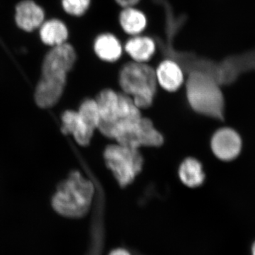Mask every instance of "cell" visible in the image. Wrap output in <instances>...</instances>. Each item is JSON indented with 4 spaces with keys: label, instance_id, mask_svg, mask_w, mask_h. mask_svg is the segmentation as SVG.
Here are the masks:
<instances>
[{
    "label": "cell",
    "instance_id": "22",
    "mask_svg": "<svg viewBox=\"0 0 255 255\" xmlns=\"http://www.w3.org/2000/svg\"><path fill=\"white\" fill-rule=\"evenodd\" d=\"M252 255H255V242L253 244V248H252Z\"/></svg>",
    "mask_w": 255,
    "mask_h": 255
},
{
    "label": "cell",
    "instance_id": "1",
    "mask_svg": "<svg viewBox=\"0 0 255 255\" xmlns=\"http://www.w3.org/2000/svg\"><path fill=\"white\" fill-rule=\"evenodd\" d=\"M77 60L75 48L70 43L53 47L45 57L42 76L37 85L35 100L41 108H49L58 103L66 85L67 75Z\"/></svg>",
    "mask_w": 255,
    "mask_h": 255
},
{
    "label": "cell",
    "instance_id": "13",
    "mask_svg": "<svg viewBox=\"0 0 255 255\" xmlns=\"http://www.w3.org/2000/svg\"><path fill=\"white\" fill-rule=\"evenodd\" d=\"M44 18V11L31 0L21 1L16 6V22L24 31H32L40 27Z\"/></svg>",
    "mask_w": 255,
    "mask_h": 255
},
{
    "label": "cell",
    "instance_id": "8",
    "mask_svg": "<svg viewBox=\"0 0 255 255\" xmlns=\"http://www.w3.org/2000/svg\"><path fill=\"white\" fill-rule=\"evenodd\" d=\"M211 150L223 161L236 159L241 153L243 142L238 132L230 128H223L215 132L211 140Z\"/></svg>",
    "mask_w": 255,
    "mask_h": 255
},
{
    "label": "cell",
    "instance_id": "2",
    "mask_svg": "<svg viewBox=\"0 0 255 255\" xmlns=\"http://www.w3.org/2000/svg\"><path fill=\"white\" fill-rule=\"evenodd\" d=\"M96 194L95 179L84 177L79 171H73L60 183L52 198L53 209L64 217L81 219L90 212Z\"/></svg>",
    "mask_w": 255,
    "mask_h": 255
},
{
    "label": "cell",
    "instance_id": "14",
    "mask_svg": "<svg viewBox=\"0 0 255 255\" xmlns=\"http://www.w3.org/2000/svg\"><path fill=\"white\" fill-rule=\"evenodd\" d=\"M100 114V130L113 124L119 109V92L112 89H105L97 95L95 99Z\"/></svg>",
    "mask_w": 255,
    "mask_h": 255
},
{
    "label": "cell",
    "instance_id": "19",
    "mask_svg": "<svg viewBox=\"0 0 255 255\" xmlns=\"http://www.w3.org/2000/svg\"><path fill=\"white\" fill-rule=\"evenodd\" d=\"M92 0H62V6L67 14L71 16H83L91 6Z\"/></svg>",
    "mask_w": 255,
    "mask_h": 255
},
{
    "label": "cell",
    "instance_id": "17",
    "mask_svg": "<svg viewBox=\"0 0 255 255\" xmlns=\"http://www.w3.org/2000/svg\"><path fill=\"white\" fill-rule=\"evenodd\" d=\"M40 35L45 44L52 47L67 43L69 37L68 28L59 19H51L41 25Z\"/></svg>",
    "mask_w": 255,
    "mask_h": 255
},
{
    "label": "cell",
    "instance_id": "7",
    "mask_svg": "<svg viewBox=\"0 0 255 255\" xmlns=\"http://www.w3.org/2000/svg\"><path fill=\"white\" fill-rule=\"evenodd\" d=\"M142 117L140 109L131 97L124 92H119V109L115 121L100 132L108 138L115 139L120 132L138 123Z\"/></svg>",
    "mask_w": 255,
    "mask_h": 255
},
{
    "label": "cell",
    "instance_id": "4",
    "mask_svg": "<svg viewBox=\"0 0 255 255\" xmlns=\"http://www.w3.org/2000/svg\"><path fill=\"white\" fill-rule=\"evenodd\" d=\"M124 93L130 96L140 110L152 107L157 93L155 70L147 63L131 61L124 64L119 75Z\"/></svg>",
    "mask_w": 255,
    "mask_h": 255
},
{
    "label": "cell",
    "instance_id": "16",
    "mask_svg": "<svg viewBox=\"0 0 255 255\" xmlns=\"http://www.w3.org/2000/svg\"><path fill=\"white\" fill-rule=\"evenodd\" d=\"M179 177L184 185L188 187H200L205 181L202 164L194 157H187L181 163L179 167Z\"/></svg>",
    "mask_w": 255,
    "mask_h": 255
},
{
    "label": "cell",
    "instance_id": "20",
    "mask_svg": "<svg viewBox=\"0 0 255 255\" xmlns=\"http://www.w3.org/2000/svg\"><path fill=\"white\" fill-rule=\"evenodd\" d=\"M141 0H115L117 4L122 8L130 7V6H136Z\"/></svg>",
    "mask_w": 255,
    "mask_h": 255
},
{
    "label": "cell",
    "instance_id": "6",
    "mask_svg": "<svg viewBox=\"0 0 255 255\" xmlns=\"http://www.w3.org/2000/svg\"><path fill=\"white\" fill-rule=\"evenodd\" d=\"M114 140L120 145L139 149L141 147H158L163 145V135L150 119L142 117L138 123L120 132Z\"/></svg>",
    "mask_w": 255,
    "mask_h": 255
},
{
    "label": "cell",
    "instance_id": "12",
    "mask_svg": "<svg viewBox=\"0 0 255 255\" xmlns=\"http://www.w3.org/2000/svg\"><path fill=\"white\" fill-rule=\"evenodd\" d=\"M62 132L72 134L79 145L86 147L90 145L94 132L87 127L78 112L65 111L62 115Z\"/></svg>",
    "mask_w": 255,
    "mask_h": 255
},
{
    "label": "cell",
    "instance_id": "11",
    "mask_svg": "<svg viewBox=\"0 0 255 255\" xmlns=\"http://www.w3.org/2000/svg\"><path fill=\"white\" fill-rule=\"evenodd\" d=\"M124 48L132 61L147 63L157 51V43L153 38L142 33L130 36L124 45Z\"/></svg>",
    "mask_w": 255,
    "mask_h": 255
},
{
    "label": "cell",
    "instance_id": "10",
    "mask_svg": "<svg viewBox=\"0 0 255 255\" xmlns=\"http://www.w3.org/2000/svg\"><path fill=\"white\" fill-rule=\"evenodd\" d=\"M93 50L102 61L114 63L121 59L124 48L118 37L110 32H104L94 40Z\"/></svg>",
    "mask_w": 255,
    "mask_h": 255
},
{
    "label": "cell",
    "instance_id": "5",
    "mask_svg": "<svg viewBox=\"0 0 255 255\" xmlns=\"http://www.w3.org/2000/svg\"><path fill=\"white\" fill-rule=\"evenodd\" d=\"M103 156L106 165L122 188L130 185L143 167L144 158L139 149L112 144L105 147Z\"/></svg>",
    "mask_w": 255,
    "mask_h": 255
},
{
    "label": "cell",
    "instance_id": "3",
    "mask_svg": "<svg viewBox=\"0 0 255 255\" xmlns=\"http://www.w3.org/2000/svg\"><path fill=\"white\" fill-rule=\"evenodd\" d=\"M188 103L196 113L223 119L225 102L219 82L209 73L200 70L189 73L186 83Z\"/></svg>",
    "mask_w": 255,
    "mask_h": 255
},
{
    "label": "cell",
    "instance_id": "18",
    "mask_svg": "<svg viewBox=\"0 0 255 255\" xmlns=\"http://www.w3.org/2000/svg\"><path fill=\"white\" fill-rule=\"evenodd\" d=\"M78 113L87 127L95 132L100 123V114L95 100L87 98L83 101L79 108Z\"/></svg>",
    "mask_w": 255,
    "mask_h": 255
},
{
    "label": "cell",
    "instance_id": "15",
    "mask_svg": "<svg viewBox=\"0 0 255 255\" xmlns=\"http://www.w3.org/2000/svg\"><path fill=\"white\" fill-rule=\"evenodd\" d=\"M119 23L124 33L130 36L142 34L148 24L147 17L136 6L122 8L119 15Z\"/></svg>",
    "mask_w": 255,
    "mask_h": 255
},
{
    "label": "cell",
    "instance_id": "9",
    "mask_svg": "<svg viewBox=\"0 0 255 255\" xmlns=\"http://www.w3.org/2000/svg\"><path fill=\"white\" fill-rule=\"evenodd\" d=\"M157 83L167 92L177 91L184 83V71L178 62L167 58L155 69Z\"/></svg>",
    "mask_w": 255,
    "mask_h": 255
},
{
    "label": "cell",
    "instance_id": "21",
    "mask_svg": "<svg viewBox=\"0 0 255 255\" xmlns=\"http://www.w3.org/2000/svg\"><path fill=\"white\" fill-rule=\"evenodd\" d=\"M109 255H132L130 252L125 249V248H116L110 252Z\"/></svg>",
    "mask_w": 255,
    "mask_h": 255
}]
</instances>
